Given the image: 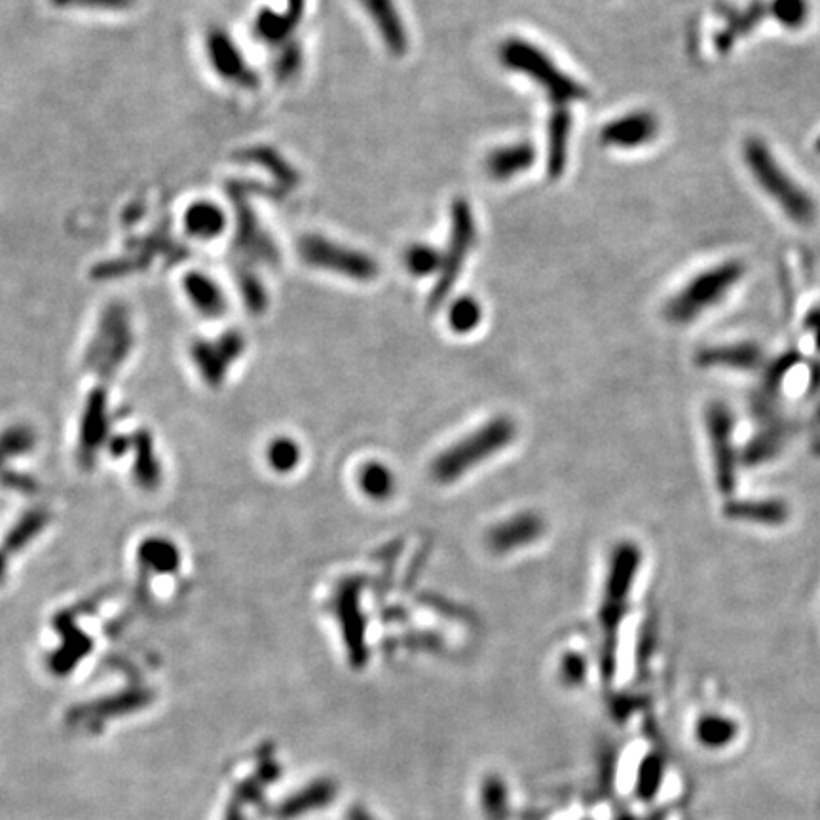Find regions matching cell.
<instances>
[{"label": "cell", "mask_w": 820, "mask_h": 820, "mask_svg": "<svg viewBox=\"0 0 820 820\" xmlns=\"http://www.w3.org/2000/svg\"><path fill=\"white\" fill-rule=\"evenodd\" d=\"M743 160L754 185L788 221L807 226L817 219V202L811 192L765 141L748 139L743 145Z\"/></svg>", "instance_id": "1"}, {"label": "cell", "mask_w": 820, "mask_h": 820, "mask_svg": "<svg viewBox=\"0 0 820 820\" xmlns=\"http://www.w3.org/2000/svg\"><path fill=\"white\" fill-rule=\"evenodd\" d=\"M498 57L505 69L526 76L541 88L555 109H568V105L583 101L589 95L581 82L564 73L553 57L526 38L509 37L504 40L500 44Z\"/></svg>", "instance_id": "2"}, {"label": "cell", "mask_w": 820, "mask_h": 820, "mask_svg": "<svg viewBox=\"0 0 820 820\" xmlns=\"http://www.w3.org/2000/svg\"><path fill=\"white\" fill-rule=\"evenodd\" d=\"M515 435H517V428L513 420L505 416H498L490 420L488 424L469 433L433 460L431 464L433 479L441 485L460 481L471 469L481 466L494 454L509 447Z\"/></svg>", "instance_id": "3"}, {"label": "cell", "mask_w": 820, "mask_h": 820, "mask_svg": "<svg viewBox=\"0 0 820 820\" xmlns=\"http://www.w3.org/2000/svg\"><path fill=\"white\" fill-rule=\"evenodd\" d=\"M743 272V264L737 261L720 262L697 272L669 300L667 316L680 325L695 321V317L709 312L726 299L729 291L743 278Z\"/></svg>", "instance_id": "4"}, {"label": "cell", "mask_w": 820, "mask_h": 820, "mask_svg": "<svg viewBox=\"0 0 820 820\" xmlns=\"http://www.w3.org/2000/svg\"><path fill=\"white\" fill-rule=\"evenodd\" d=\"M477 240V223L473 215V207L464 198H458L450 207V236L448 245L443 253V268L433 285L429 304L435 308L445 302L452 287L460 278L467 255L471 253Z\"/></svg>", "instance_id": "5"}, {"label": "cell", "mask_w": 820, "mask_h": 820, "mask_svg": "<svg viewBox=\"0 0 820 820\" xmlns=\"http://www.w3.org/2000/svg\"><path fill=\"white\" fill-rule=\"evenodd\" d=\"M297 249L304 264L348 280L365 283L376 280L380 274V268L371 255L317 234L304 236Z\"/></svg>", "instance_id": "6"}, {"label": "cell", "mask_w": 820, "mask_h": 820, "mask_svg": "<svg viewBox=\"0 0 820 820\" xmlns=\"http://www.w3.org/2000/svg\"><path fill=\"white\" fill-rule=\"evenodd\" d=\"M230 192H232V198L236 202V211H238V228H236L234 245L240 257L245 261L259 262V264H268V266L278 264L281 259L280 249L270 238V234L262 228L251 205L247 204L245 188L242 185H232Z\"/></svg>", "instance_id": "7"}, {"label": "cell", "mask_w": 820, "mask_h": 820, "mask_svg": "<svg viewBox=\"0 0 820 820\" xmlns=\"http://www.w3.org/2000/svg\"><path fill=\"white\" fill-rule=\"evenodd\" d=\"M205 52L211 63V69L217 76L243 90H255L259 86V76L245 61L234 38L224 29H211L205 40Z\"/></svg>", "instance_id": "8"}, {"label": "cell", "mask_w": 820, "mask_h": 820, "mask_svg": "<svg viewBox=\"0 0 820 820\" xmlns=\"http://www.w3.org/2000/svg\"><path fill=\"white\" fill-rule=\"evenodd\" d=\"M659 135V120L652 112L634 111L621 114L600 130L604 147L619 150L642 149Z\"/></svg>", "instance_id": "9"}, {"label": "cell", "mask_w": 820, "mask_h": 820, "mask_svg": "<svg viewBox=\"0 0 820 820\" xmlns=\"http://www.w3.org/2000/svg\"><path fill=\"white\" fill-rule=\"evenodd\" d=\"M376 27L386 50L395 57L405 56L409 50V35L395 0H359Z\"/></svg>", "instance_id": "10"}, {"label": "cell", "mask_w": 820, "mask_h": 820, "mask_svg": "<svg viewBox=\"0 0 820 820\" xmlns=\"http://www.w3.org/2000/svg\"><path fill=\"white\" fill-rule=\"evenodd\" d=\"M545 524L534 513H521L509 521L496 524L488 534V547L494 553L507 555L540 540Z\"/></svg>", "instance_id": "11"}, {"label": "cell", "mask_w": 820, "mask_h": 820, "mask_svg": "<svg viewBox=\"0 0 820 820\" xmlns=\"http://www.w3.org/2000/svg\"><path fill=\"white\" fill-rule=\"evenodd\" d=\"M536 147L528 141L511 143L504 147H496L485 160V171L490 179L494 181H511L513 177H519L526 173L528 169L536 164Z\"/></svg>", "instance_id": "12"}, {"label": "cell", "mask_w": 820, "mask_h": 820, "mask_svg": "<svg viewBox=\"0 0 820 820\" xmlns=\"http://www.w3.org/2000/svg\"><path fill=\"white\" fill-rule=\"evenodd\" d=\"M570 133H572V114L568 109H555L547 124V156H545V171L551 181H557L566 171Z\"/></svg>", "instance_id": "13"}, {"label": "cell", "mask_w": 820, "mask_h": 820, "mask_svg": "<svg viewBox=\"0 0 820 820\" xmlns=\"http://www.w3.org/2000/svg\"><path fill=\"white\" fill-rule=\"evenodd\" d=\"M242 160L261 166L266 173L272 175L276 181V188L280 192H291L300 187V173L295 166L276 149L270 147H253L243 150Z\"/></svg>", "instance_id": "14"}, {"label": "cell", "mask_w": 820, "mask_h": 820, "mask_svg": "<svg viewBox=\"0 0 820 820\" xmlns=\"http://www.w3.org/2000/svg\"><path fill=\"white\" fill-rule=\"evenodd\" d=\"M226 224H228V219L221 205L207 202V200L188 205L187 213H185V228L192 238L204 240V242L215 240L226 230Z\"/></svg>", "instance_id": "15"}, {"label": "cell", "mask_w": 820, "mask_h": 820, "mask_svg": "<svg viewBox=\"0 0 820 820\" xmlns=\"http://www.w3.org/2000/svg\"><path fill=\"white\" fill-rule=\"evenodd\" d=\"M187 295L194 306L207 316H219L224 312V297L221 287L205 276L204 272H190L185 280Z\"/></svg>", "instance_id": "16"}, {"label": "cell", "mask_w": 820, "mask_h": 820, "mask_svg": "<svg viewBox=\"0 0 820 820\" xmlns=\"http://www.w3.org/2000/svg\"><path fill=\"white\" fill-rule=\"evenodd\" d=\"M359 490L376 502H384L395 492V475L392 469L382 462H369L359 469L357 475Z\"/></svg>", "instance_id": "17"}, {"label": "cell", "mask_w": 820, "mask_h": 820, "mask_svg": "<svg viewBox=\"0 0 820 820\" xmlns=\"http://www.w3.org/2000/svg\"><path fill=\"white\" fill-rule=\"evenodd\" d=\"M403 262L414 278H428L433 274L439 276L443 268V253L428 243H414L405 251Z\"/></svg>", "instance_id": "18"}, {"label": "cell", "mask_w": 820, "mask_h": 820, "mask_svg": "<svg viewBox=\"0 0 820 820\" xmlns=\"http://www.w3.org/2000/svg\"><path fill=\"white\" fill-rule=\"evenodd\" d=\"M483 321V308L475 297H458L448 308V325L456 335L473 333Z\"/></svg>", "instance_id": "19"}, {"label": "cell", "mask_w": 820, "mask_h": 820, "mask_svg": "<svg viewBox=\"0 0 820 820\" xmlns=\"http://www.w3.org/2000/svg\"><path fill=\"white\" fill-rule=\"evenodd\" d=\"M697 739L707 748H726L739 733V727L724 716H705L697 724Z\"/></svg>", "instance_id": "20"}, {"label": "cell", "mask_w": 820, "mask_h": 820, "mask_svg": "<svg viewBox=\"0 0 820 820\" xmlns=\"http://www.w3.org/2000/svg\"><path fill=\"white\" fill-rule=\"evenodd\" d=\"M266 458L276 473H293L302 462V448L295 439L280 437L270 443Z\"/></svg>", "instance_id": "21"}, {"label": "cell", "mask_w": 820, "mask_h": 820, "mask_svg": "<svg viewBox=\"0 0 820 820\" xmlns=\"http://www.w3.org/2000/svg\"><path fill=\"white\" fill-rule=\"evenodd\" d=\"M304 65V52L297 40H289L278 48L276 59L272 63V73L280 82H291L297 78Z\"/></svg>", "instance_id": "22"}, {"label": "cell", "mask_w": 820, "mask_h": 820, "mask_svg": "<svg viewBox=\"0 0 820 820\" xmlns=\"http://www.w3.org/2000/svg\"><path fill=\"white\" fill-rule=\"evenodd\" d=\"M665 775V765L663 760L655 754H650L644 758V762L638 769V779H636V794L642 800H653L661 788Z\"/></svg>", "instance_id": "23"}, {"label": "cell", "mask_w": 820, "mask_h": 820, "mask_svg": "<svg viewBox=\"0 0 820 820\" xmlns=\"http://www.w3.org/2000/svg\"><path fill=\"white\" fill-rule=\"evenodd\" d=\"M331 796H333L331 786H327V784H317L316 788H310V790H306L304 794L295 796L291 802L287 803L285 811H287V815H297V813H302V811L314 807L317 803L327 802Z\"/></svg>", "instance_id": "24"}, {"label": "cell", "mask_w": 820, "mask_h": 820, "mask_svg": "<svg viewBox=\"0 0 820 820\" xmlns=\"http://www.w3.org/2000/svg\"><path fill=\"white\" fill-rule=\"evenodd\" d=\"M240 287H242L243 297L247 300L251 310L262 312L266 308V291L262 287L261 280L255 274H251V272L243 274L242 272L240 274Z\"/></svg>", "instance_id": "25"}, {"label": "cell", "mask_w": 820, "mask_h": 820, "mask_svg": "<svg viewBox=\"0 0 820 820\" xmlns=\"http://www.w3.org/2000/svg\"><path fill=\"white\" fill-rule=\"evenodd\" d=\"M135 4V0H75L76 8L97 12H122Z\"/></svg>", "instance_id": "26"}, {"label": "cell", "mask_w": 820, "mask_h": 820, "mask_svg": "<svg viewBox=\"0 0 820 820\" xmlns=\"http://www.w3.org/2000/svg\"><path fill=\"white\" fill-rule=\"evenodd\" d=\"M583 674H585V663H583L581 657L572 655V657L564 659V669H562L564 680H568V682H579V680L583 678Z\"/></svg>", "instance_id": "27"}, {"label": "cell", "mask_w": 820, "mask_h": 820, "mask_svg": "<svg viewBox=\"0 0 820 820\" xmlns=\"http://www.w3.org/2000/svg\"><path fill=\"white\" fill-rule=\"evenodd\" d=\"M304 14H306V0H287L285 10H283V16H287V18L291 19V21L299 27L300 21L304 18Z\"/></svg>", "instance_id": "28"}, {"label": "cell", "mask_w": 820, "mask_h": 820, "mask_svg": "<svg viewBox=\"0 0 820 820\" xmlns=\"http://www.w3.org/2000/svg\"><path fill=\"white\" fill-rule=\"evenodd\" d=\"M57 8H71L75 4V0H50Z\"/></svg>", "instance_id": "29"}, {"label": "cell", "mask_w": 820, "mask_h": 820, "mask_svg": "<svg viewBox=\"0 0 820 820\" xmlns=\"http://www.w3.org/2000/svg\"><path fill=\"white\" fill-rule=\"evenodd\" d=\"M352 820H373L367 813H363V811H359V809H355L354 813H352Z\"/></svg>", "instance_id": "30"}]
</instances>
